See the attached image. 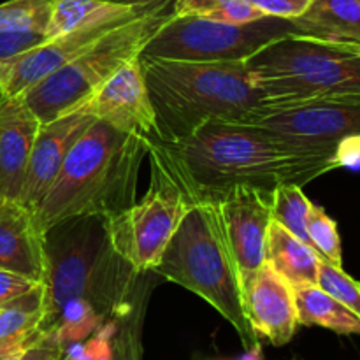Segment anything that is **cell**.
<instances>
[{
    "label": "cell",
    "instance_id": "6da1fadb",
    "mask_svg": "<svg viewBox=\"0 0 360 360\" xmlns=\"http://www.w3.org/2000/svg\"><path fill=\"white\" fill-rule=\"evenodd\" d=\"M151 165L160 169L186 202L218 200L236 186L274 192L304 186L340 169L336 160L311 153L255 123L210 122L174 143L146 141Z\"/></svg>",
    "mask_w": 360,
    "mask_h": 360
},
{
    "label": "cell",
    "instance_id": "7a4b0ae2",
    "mask_svg": "<svg viewBox=\"0 0 360 360\" xmlns=\"http://www.w3.org/2000/svg\"><path fill=\"white\" fill-rule=\"evenodd\" d=\"M158 123V139L174 143L210 122L255 123L271 102L253 84L246 60L181 62L139 55Z\"/></svg>",
    "mask_w": 360,
    "mask_h": 360
},
{
    "label": "cell",
    "instance_id": "3957f363",
    "mask_svg": "<svg viewBox=\"0 0 360 360\" xmlns=\"http://www.w3.org/2000/svg\"><path fill=\"white\" fill-rule=\"evenodd\" d=\"M44 301L42 330L55 326L70 302H84L102 322L118 319L129 308L137 273L112 246L105 217H72L46 231Z\"/></svg>",
    "mask_w": 360,
    "mask_h": 360
},
{
    "label": "cell",
    "instance_id": "277c9868",
    "mask_svg": "<svg viewBox=\"0 0 360 360\" xmlns=\"http://www.w3.org/2000/svg\"><path fill=\"white\" fill-rule=\"evenodd\" d=\"M146 141L95 120L72 144L34 214L44 231L72 217H112L136 202Z\"/></svg>",
    "mask_w": 360,
    "mask_h": 360
},
{
    "label": "cell",
    "instance_id": "5b68a950",
    "mask_svg": "<svg viewBox=\"0 0 360 360\" xmlns=\"http://www.w3.org/2000/svg\"><path fill=\"white\" fill-rule=\"evenodd\" d=\"M153 273L202 297L234 327L245 350L259 354L260 341L246 319L241 276L217 200L190 202Z\"/></svg>",
    "mask_w": 360,
    "mask_h": 360
},
{
    "label": "cell",
    "instance_id": "8992f818",
    "mask_svg": "<svg viewBox=\"0 0 360 360\" xmlns=\"http://www.w3.org/2000/svg\"><path fill=\"white\" fill-rule=\"evenodd\" d=\"M246 67L271 108L313 98L360 97V44L355 42L285 35L250 56Z\"/></svg>",
    "mask_w": 360,
    "mask_h": 360
},
{
    "label": "cell",
    "instance_id": "52a82bcc",
    "mask_svg": "<svg viewBox=\"0 0 360 360\" xmlns=\"http://www.w3.org/2000/svg\"><path fill=\"white\" fill-rule=\"evenodd\" d=\"M174 0H160L102 35L77 58L25 91L23 101L42 123L79 108L120 67L137 58L158 30L174 16Z\"/></svg>",
    "mask_w": 360,
    "mask_h": 360
},
{
    "label": "cell",
    "instance_id": "ba28073f",
    "mask_svg": "<svg viewBox=\"0 0 360 360\" xmlns=\"http://www.w3.org/2000/svg\"><path fill=\"white\" fill-rule=\"evenodd\" d=\"M285 35H297L292 20L264 16L248 23H224L172 16L141 55L181 62H238Z\"/></svg>",
    "mask_w": 360,
    "mask_h": 360
},
{
    "label": "cell",
    "instance_id": "9c48e42d",
    "mask_svg": "<svg viewBox=\"0 0 360 360\" xmlns=\"http://www.w3.org/2000/svg\"><path fill=\"white\" fill-rule=\"evenodd\" d=\"M188 207L181 190L151 165V183L143 199L105 218L112 246L137 273H150Z\"/></svg>",
    "mask_w": 360,
    "mask_h": 360
},
{
    "label": "cell",
    "instance_id": "30bf717a",
    "mask_svg": "<svg viewBox=\"0 0 360 360\" xmlns=\"http://www.w3.org/2000/svg\"><path fill=\"white\" fill-rule=\"evenodd\" d=\"M255 125L290 143L333 158L340 167V151L360 136V97H327L271 108Z\"/></svg>",
    "mask_w": 360,
    "mask_h": 360
},
{
    "label": "cell",
    "instance_id": "8fae6325",
    "mask_svg": "<svg viewBox=\"0 0 360 360\" xmlns=\"http://www.w3.org/2000/svg\"><path fill=\"white\" fill-rule=\"evenodd\" d=\"M84 112L122 132L144 141H157L158 123L144 83L139 56L120 67L83 104Z\"/></svg>",
    "mask_w": 360,
    "mask_h": 360
},
{
    "label": "cell",
    "instance_id": "7c38bea8",
    "mask_svg": "<svg viewBox=\"0 0 360 360\" xmlns=\"http://www.w3.org/2000/svg\"><path fill=\"white\" fill-rule=\"evenodd\" d=\"M217 202L243 285L266 264L267 231L273 221V192L236 186Z\"/></svg>",
    "mask_w": 360,
    "mask_h": 360
},
{
    "label": "cell",
    "instance_id": "4fadbf2b",
    "mask_svg": "<svg viewBox=\"0 0 360 360\" xmlns=\"http://www.w3.org/2000/svg\"><path fill=\"white\" fill-rule=\"evenodd\" d=\"M94 122V116L77 108L51 122L41 123L18 202L35 211L51 188L72 144Z\"/></svg>",
    "mask_w": 360,
    "mask_h": 360
},
{
    "label": "cell",
    "instance_id": "5bb4252c",
    "mask_svg": "<svg viewBox=\"0 0 360 360\" xmlns=\"http://www.w3.org/2000/svg\"><path fill=\"white\" fill-rule=\"evenodd\" d=\"M243 302L257 336L274 347L290 343L299 326L294 287L267 262L243 281Z\"/></svg>",
    "mask_w": 360,
    "mask_h": 360
},
{
    "label": "cell",
    "instance_id": "9a60e30c",
    "mask_svg": "<svg viewBox=\"0 0 360 360\" xmlns=\"http://www.w3.org/2000/svg\"><path fill=\"white\" fill-rule=\"evenodd\" d=\"M0 271L44 283L46 231L39 225L34 211L18 200L0 204Z\"/></svg>",
    "mask_w": 360,
    "mask_h": 360
},
{
    "label": "cell",
    "instance_id": "2e32d148",
    "mask_svg": "<svg viewBox=\"0 0 360 360\" xmlns=\"http://www.w3.org/2000/svg\"><path fill=\"white\" fill-rule=\"evenodd\" d=\"M41 120L23 97L0 94V197L20 200Z\"/></svg>",
    "mask_w": 360,
    "mask_h": 360
},
{
    "label": "cell",
    "instance_id": "e0dca14e",
    "mask_svg": "<svg viewBox=\"0 0 360 360\" xmlns=\"http://www.w3.org/2000/svg\"><path fill=\"white\" fill-rule=\"evenodd\" d=\"M292 25L302 37L360 44V0H313Z\"/></svg>",
    "mask_w": 360,
    "mask_h": 360
},
{
    "label": "cell",
    "instance_id": "ac0fdd59",
    "mask_svg": "<svg viewBox=\"0 0 360 360\" xmlns=\"http://www.w3.org/2000/svg\"><path fill=\"white\" fill-rule=\"evenodd\" d=\"M320 260L322 257L315 252V248L295 238L274 220L271 221L267 231L266 262L292 287L316 285Z\"/></svg>",
    "mask_w": 360,
    "mask_h": 360
},
{
    "label": "cell",
    "instance_id": "d6986e66",
    "mask_svg": "<svg viewBox=\"0 0 360 360\" xmlns=\"http://www.w3.org/2000/svg\"><path fill=\"white\" fill-rule=\"evenodd\" d=\"M299 326H316L338 334H360V319L319 285L294 287Z\"/></svg>",
    "mask_w": 360,
    "mask_h": 360
},
{
    "label": "cell",
    "instance_id": "ffe728a7",
    "mask_svg": "<svg viewBox=\"0 0 360 360\" xmlns=\"http://www.w3.org/2000/svg\"><path fill=\"white\" fill-rule=\"evenodd\" d=\"M146 274L141 276L129 308L115 320L109 360H143V322L151 294Z\"/></svg>",
    "mask_w": 360,
    "mask_h": 360
},
{
    "label": "cell",
    "instance_id": "44dd1931",
    "mask_svg": "<svg viewBox=\"0 0 360 360\" xmlns=\"http://www.w3.org/2000/svg\"><path fill=\"white\" fill-rule=\"evenodd\" d=\"M44 319V283H39L0 308V343L39 333Z\"/></svg>",
    "mask_w": 360,
    "mask_h": 360
},
{
    "label": "cell",
    "instance_id": "7402d4cb",
    "mask_svg": "<svg viewBox=\"0 0 360 360\" xmlns=\"http://www.w3.org/2000/svg\"><path fill=\"white\" fill-rule=\"evenodd\" d=\"M174 16H195L224 23H248L264 18L248 0H174Z\"/></svg>",
    "mask_w": 360,
    "mask_h": 360
},
{
    "label": "cell",
    "instance_id": "603a6c76",
    "mask_svg": "<svg viewBox=\"0 0 360 360\" xmlns=\"http://www.w3.org/2000/svg\"><path fill=\"white\" fill-rule=\"evenodd\" d=\"M309 207H311V200L304 195L302 186L281 185L273 192V220L287 229L295 238L311 246L308 231H306Z\"/></svg>",
    "mask_w": 360,
    "mask_h": 360
},
{
    "label": "cell",
    "instance_id": "cb8c5ba5",
    "mask_svg": "<svg viewBox=\"0 0 360 360\" xmlns=\"http://www.w3.org/2000/svg\"><path fill=\"white\" fill-rule=\"evenodd\" d=\"M55 0H9L0 4V32H44L51 20Z\"/></svg>",
    "mask_w": 360,
    "mask_h": 360
},
{
    "label": "cell",
    "instance_id": "d4e9b609",
    "mask_svg": "<svg viewBox=\"0 0 360 360\" xmlns=\"http://www.w3.org/2000/svg\"><path fill=\"white\" fill-rule=\"evenodd\" d=\"M306 231H308L311 246L323 260L343 267V250H341L338 224L323 211V207L311 202L308 218H306Z\"/></svg>",
    "mask_w": 360,
    "mask_h": 360
},
{
    "label": "cell",
    "instance_id": "484cf974",
    "mask_svg": "<svg viewBox=\"0 0 360 360\" xmlns=\"http://www.w3.org/2000/svg\"><path fill=\"white\" fill-rule=\"evenodd\" d=\"M316 285L360 319V281L345 273L343 267H338L322 259Z\"/></svg>",
    "mask_w": 360,
    "mask_h": 360
},
{
    "label": "cell",
    "instance_id": "4316f807",
    "mask_svg": "<svg viewBox=\"0 0 360 360\" xmlns=\"http://www.w3.org/2000/svg\"><path fill=\"white\" fill-rule=\"evenodd\" d=\"M48 41L44 32L32 30H7L0 32V62L14 58V56L27 53Z\"/></svg>",
    "mask_w": 360,
    "mask_h": 360
},
{
    "label": "cell",
    "instance_id": "83f0119b",
    "mask_svg": "<svg viewBox=\"0 0 360 360\" xmlns=\"http://www.w3.org/2000/svg\"><path fill=\"white\" fill-rule=\"evenodd\" d=\"M18 360H65V343L56 329L42 330Z\"/></svg>",
    "mask_w": 360,
    "mask_h": 360
},
{
    "label": "cell",
    "instance_id": "f1b7e54d",
    "mask_svg": "<svg viewBox=\"0 0 360 360\" xmlns=\"http://www.w3.org/2000/svg\"><path fill=\"white\" fill-rule=\"evenodd\" d=\"M248 2L264 16L294 20L311 6L313 0H248Z\"/></svg>",
    "mask_w": 360,
    "mask_h": 360
},
{
    "label": "cell",
    "instance_id": "f546056e",
    "mask_svg": "<svg viewBox=\"0 0 360 360\" xmlns=\"http://www.w3.org/2000/svg\"><path fill=\"white\" fill-rule=\"evenodd\" d=\"M35 285L39 283H34V281L18 276V274L7 273V271H0V308H4L7 302L20 297L30 288H34Z\"/></svg>",
    "mask_w": 360,
    "mask_h": 360
},
{
    "label": "cell",
    "instance_id": "4dcf8cb0",
    "mask_svg": "<svg viewBox=\"0 0 360 360\" xmlns=\"http://www.w3.org/2000/svg\"><path fill=\"white\" fill-rule=\"evenodd\" d=\"M42 330L39 333L30 334V336H25V338H18V340H11V341H4L0 343V360H18L20 355L41 336Z\"/></svg>",
    "mask_w": 360,
    "mask_h": 360
},
{
    "label": "cell",
    "instance_id": "1f68e13d",
    "mask_svg": "<svg viewBox=\"0 0 360 360\" xmlns=\"http://www.w3.org/2000/svg\"><path fill=\"white\" fill-rule=\"evenodd\" d=\"M292 360H302V359H301V357H294Z\"/></svg>",
    "mask_w": 360,
    "mask_h": 360
},
{
    "label": "cell",
    "instance_id": "d6a6232c",
    "mask_svg": "<svg viewBox=\"0 0 360 360\" xmlns=\"http://www.w3.org/2000/svg\"><path fill=\"white\" fill-rule=\"evenodd\" d=\"M4 202V200H2V197H0V204H2Z\"/></svg>",
    "mask_w": 360,
    "mask_h": 360
}]
</instances>
